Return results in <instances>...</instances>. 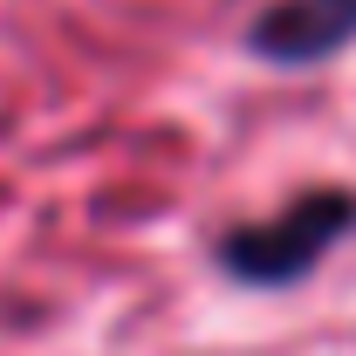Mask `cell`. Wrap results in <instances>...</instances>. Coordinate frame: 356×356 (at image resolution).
Segmentation results:
<instances>
[{
    "mask_svg": "<svg viewBox=\"0 0 356 356\" xmlns=\"http://www.w3.org/2000/svg\"><path fill=\"white\" fill-rule=\"evenodd\" d=\"M350 42H356V0H274L247 28V48L274 69H315Z\"/></svg>",
    "mask_w": 356,
    "mask_h": 356,
    "instance_id": "2",
    "label": "cell"
},
{
    "mask_svg": "<svg viewBox=\"0 0 356 356\" xmlns=\"http://www.w3.org/2000/svg\"><path fill=\"white\" fill-rule=\"evenodd\" d=\"M356 233V192L329 185V192H302L295 206H281L274 220H247L220 240V267L247 288H288L329 261Z\"/></svg>",
    "mask_w": 356,
    "mask_h": 356,
    "instance_id": "1",
    "label": "cell"
}]
</instances>
